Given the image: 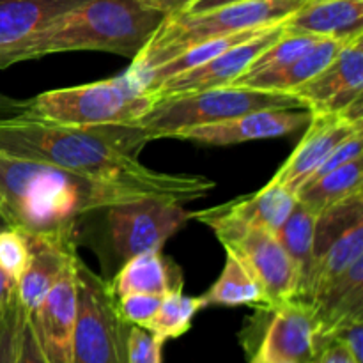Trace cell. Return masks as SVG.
<instances>
[{
    "label": "cell",
    "mask_w": 363,
    "mask_h": 363,
    "mask_svg": "<svg viewBox=\"0 0 363 363\" xmlns=\"http://www.w3.org/2000/svg\"><path fill=\"white\" fill-rule=\"evenodd\" d=\"M147 144L131 126L78 128L27 116L0 119V152L38 160L59 169L130 186L155 199L190 202L208 195L215 181L197 174H169L138 160Z\"/></svg>",
    "instance_id": "6da1fadb"
},
{
    "label": "cell",
    "mask_w": 363,
    "mask_h": 363,
    "mask_svg": "<svg viewBox=\"0 0 363 363\" xmlns=\"http://www.w3.org/2000/svg\"><path fill=\"white\" fill-rule=\"evenodd\" d=\"M144 197L124 184L0 152V222L23 234L73 233L78 216Z\"/></svg>",
    "instance_id": "7a4b0ae2"
},
{
    "label": "cell",
    "mask_w": 363,
    "mask_h": 363,
    "mask_svg": "<svg viewBox=\"0 0 363 363\" xmlns=\"http://www.w3.org/2000/svg\"><path fill=\"white\" fill-rule=\"evenodd\" d=\"M165 14L137 0H87L53 20L20 53V62L62 52H106L133 60Z\"/></svg>",
    "instance_id": "3957f363"
},
{
    "label": "cell",
    "mask_w": 363,
    "mask_h": 363,
    "mask_svg": "<svg viewBox=\"0 0 363 363\" xmlns=\"http://www.w3.org/2000/svg\"><path fill=\"white\" fill-rule=\"evenodd\" d=\"M308 0H241L202 13H177L163 18L126 74H140L174 59L201 41L280 23Z\"/></svg>",
    "instance_id": "277c9868"
},
{
    "label": "cell",
    "mask_w": 363,
    "mask_h": 363,
    "mask_svg": "<svg viewBox=\"0 0 363 363\" xmlns=\"http://www.w3.org/2000/svg\"><path fill=\"white\" fill-rule=\"evenodd\" d=\"M156 99L128 74L53 89L25 101L23 116L64 126H131Z\"/></svg>",
    "instance_id": "5b68a950"
},
{
    "label": "cell",
    "mask_w": 363,
    "mask_h": 363,
    "mask_svg": "<svg viewBox=\"0 0 363 363\" xmlns=\"http://www.w3.org/2000/svg\"><path fill=\"white\" fill-rule=\"evenodd\" d=\"M273 108H305V106L291 92L223 85V87L158 99L140 119L131 124V128H137L149 142L156 138H172L186 128L218 123L255 110Z\"/></svg>",
    "instance_id": "8992f818"
},
{
    "label": "cell",
    "mask_w": 363,
    "mask_h": 363,
    "mask_svg": "<svg viewBox=\"0 0 363 363\" xmlns=\"http://www.w3.org/2000/svg\"><path fill=\"white\" fill-rule=\"evenodd\" d=\"M191 218L208 225L225 252L243 262L264 291L269 311L284 301L298 298L301 273L275 234L243 225L218 213L216 208L191 213Z\"/></svg>",
    "instance_id": "52a82bcc"
},
{
    "label": "cell",
    "mask_w": 363,
    "mask_h": 363,
    "mask_svg": "<svg viewBox=\"0 0 363 363\" xmlns=\"http://www.w3.org/2000/svg\"><path fill=\"white\" fill-rule=\"evenodd\" d=\"M77 277V326L73 337V363H128L130 325L121 318L108 282L87 268L80 257Z\"/></svg>",
    "instance_id": "ba28073f"
},
{
    "label": "cell",
    "mask_w": 363,
    "mask_h": 363,
    "mask_svg": "<svg viewBox=\"0 0 363 363\" xmlns=\"http://www.w3.org/2000/svg\"><path fill=\"white\" fill-rule=\"evenodd\" d=\"M188 220H191V211H186L181 202L152 197L123 202L106 209L110 241L123 261L144 252L162 250Z\"/></svg>",
    "instance_id": "9c48e42d"
},
{
    "label": "cell",
    "mask_w": 363,
    "mask_h": 363,
    "mask_svg": "<svg viewBox=\"0 0 363 363\" xmlns=\"http://www.w3.org/2000/svg\"><path fill=\"white\" fill-rule=\"evenodd\" d=\"M252 360L262 363H312L318 358V321L312 305L300 298L277 305Z\"/></svg>",
    "instance_id": "30bf717a"
},
{
    "label": "cell",
    "mask_w": 363,
    "mask_h": 363,
    "mask_svg": "<svg viewBox=\"0 0 363 363\" xmlns=\"http://www.w3.org/2000/svg\"><path fill=\"white\" fill-rule=\"evenodd\" d=\"M282 23L272 25V27L262 30L255 38L233 46L227 52L213 57L211 60L194 67V69H188L184 73H179L176 77L169 78V80L162 82V84H158L155 89L147 92H151L152 98L158 101V99L170 98V96L190 94V92L206 91V89L233 85L238 78L247 73L250 64L273 41H277L282 35Z\"/></svg>",
    "instance_id": "8fae6325"
},
{
    "label": "cell",
    "mask_w": 363,
    "mask_h": 363,
    "mask_svg": "<svg viewBox=\"0 0 363 363\" xmlns=\"http://www.w3.org/2000/svg\"><path fill=\"white\" fill-rule=\"evenodd\" d=\"M78 259V257H77ZM74 259L27 321L48 363H73V337L77 326V277Z\"/></svg>",
    "instance_id": "7c38bea8"
},
{
    "label": "cell",
    "mask_w": 363,
    "mask_h": 363,
    "mask_svg": "<svg viewBox=\"0 0 363 363\" xmlns=\"http://www.w3.org/2000/svg\"><path fill=\"white\" fill-rule=\"evenodd\" d=\"M311 113H335L363 96V34L347 39L332 62L293 92Z\"/></svg>",
    "instance_id": "4fadbf2b"
},
{
    "label": "cell",
    "mask_w": 363,
    "mask_h": 363,
    "mask_svg": "<svg viewBox=\"0 0 363 363\" xmlns=\"http://www.w3.org/2000/svg\"><path fill=\"white\" fill-rule=\"evenodd\" d=\"M308 121L311 112L307 108L255 110L218 123L186 128L172 138L204 145H233L241 142L286 137L307 126Z\"/></svg>",
    "instance_id": "5bb4252c"
},
{
    "label": "cell",
    "mask_w": 363,
    "mask_h": 363,
    "mask_svg": "<svg viewBox=\"0 0 363 363\" xmlns=\"http://www.w3.org/2000/svg\"><path fill=\"white\" fill-rule=\"evenodd\" d=\"M305 128L307 131L300 144L294 147L289 158L273 176V179L294 194L307 183L308 177L328 158L337 145L342 144L351 135L363 131V124L351 123L340 112L311 113V121Z\"/></svg>",
    "instance_id": "9a60e30c"
},
{
    "label": "cell",
    "mask_w": 363,
    "mask_h": 363,
    "mask_svg": "<svg viewBox=\"0 0 363 363\" xmlns=\"http://www.w3.org/2000/svg\"><path fill=\"white\" fill-rule=\"evenodd\" d=\"M28 261L16 282V296L25 314H32L59 277L78 257L73 233L25 234Z\"/></svg>",
    "instance_id": "2e32d148"
},
{
    "label": "cell",
    "mask_w": 363,
    "mask_h": 363,
    "mask_svg": "<svg viewBox=\"0 0 363 363\" xmlns=\"http://www.w3.org/2000/svg\"><path fill=\"white\" fill-rule=\"evenodd\" d=\"M87 0H0V69L20 62L38 32Z\"/></svg>",
    "instance_id": "e0dca14e"
},
{
    "label": "cell",
    "mask_w": 363,
    "mask_h": 363,
    "mask_svg": "<svg viewBox=\"0 0 363 363\" xmlns=\"http://www.w3.org/2000/svg\"><path fill=\"white\" fill-rule=\"evenodd\" d=\"M282 25L291 34L351 39L363 34V0H308Z\"/></svg>",
    "instance_id": "ac0fdd59"
},
{
    "label": "cell",
    "mask_w": 363,
    "mask_h": 363,
    "mask_svg": "<svg viewBox=\"0 0 363 363\" xmlns=\"http://www.w3.org/2000/svg\"><path fill=\"white\" fill-rule=\"evenodd\" d=\"M346 41L347 39L321 38L307 52L301 53L291 64H287L286 67H280L277 71H268V73L245 74V77L238 78L233 85L259 89V91L291 92L293 94L298 87H301L308 80H312L315 74L321 73L332 62L333 57L339 53V50L342 48Z\"/></svg>",
    "instance_id": "d6986e66"
},
{
    "label": "cell",
    "mask_w": 363,
    "mask_h": 363,
    "mask_svg": "<svg viewBox=\"0 0 363 363\" xmlns=\"http://www.w3.org/2000/svg\"><path fill=\"white\" fill-rule=\"evenodd\" d=\"M113 296L121 298L130 293H145L165 296L172 291L183 289L179 268L160 250L144 252L124 261L116 279L108 284Z\"/></svg>",
    "instance_id": "ffe728a7"
},
{
    "label": "cell",
    "mask_w": 363,
    "mask_h": 363,
    "mask_svg": "<svg viewBox=\"0 0 363 363\" xmlns=\"http://www.w3.org/2000/svg\"><path fill=\"white\" fill-rule=\"evenodd\" d=\"M296 202L298 199L294 191L287 190L277 179H272L255 194L234 199V201L215 206V208L218 213L243 223V225L277 234V230L282 227V223L294 209Z\"/></svg>",
    "instance_id": "44dd1931"
},
{
    "label": "cell",
    "mask_w": 363,
    "mask_h": 363,
    "mask_svg": "<svg viewBox=\"0 0 363 363\" xmlns=\"http://www.w3.org/2000/svg\"><path fill=\"white\" fill-rule=\"evenodd\" d=\"M202 305L206 307H255L259 311H269L268 298L243 262L227 252L225 264L218 280L201 294Z\"/></svg>",
    "instance_id": "7402d4cb"
},
{
    "label": "cell",
    "mask_w": 363,
    "mask_h": 363,
    "mask_svg": "<svg viewBox=\"0 0 363 363\" xmlns=\"http://www.w3.org/2000/svg\"><path fill=\"white\" fill-rule=\"evenodd\" d=\"M363 167L362 158L354 162L346 163L325 176L318 177L314 181L305 183L300 190L296 191V199L321 215L326 209L354 197V195L363 194Z\"/></svg>",
    "instance_id": "603a6c76"
},
{
    "label": "cell",
    "mask_w": 363,
    "mask_h": 363,
    "mask_svg": "<svg viewBox=\"0 0 363 363\" xmlns=\"http://www.w3.org/2000/svg\"><path fill=\"white\" fill-rule=\"evenodd\" d=\"M318 216V213L312 211L311 208H307V206L298 201L291 215L287 216L286 222L282 223V227L275 234L284 250L287 252V255L293 259L294 264L300 269V289L305 280H307L308 273L312 269V262H314V236Z\"/></svg>",
    "instance_id": "cb8c5ba5"
},
{
    "label": "cell",
    "mask_w": 363,
    "mask_h": 363,
    "mask_svg": "<svg viewBox=\"0 0 363 363\" xmlns=\"http://www.w3.org/2000/svg\"><path fill=\"white\" fill-rule=\"evenodd\" d=\"M204 308L201 296H186L183 289L165 294L160 301V307L145 330L155 333L163 342L170 339H179L191 328L197 312Z\"/></svg>",
    "instance_id": "d4e9b609"
},
{
    "label": "cell",
    "mask_w": 363,
    "mask_h": 363,
    "mask_svg": "<svg viewBox=\"0 0 363 363\" xmlns=\"http://www.w3.org/2000/svg\"><path fill=\"white\" fill-rule=\"evenodd\" d=\"M319 35L311 34H291V32H282L277 41H273L254 62L250 64L245 74H259L268 73V71H277L280 67H286L287 64L293 62L294 59L307 52L315 41H319ZM243 74V77H245ZM241 78V77H240Z\"/></svg>",
    "instance_id": "484cf974"
},
{
    "label": "cell",
    "mask_w": 363,
    "mask_h": 363,
    "mask_svg": "<svg viewBox=\"0 0 363 363\" xmlns=\"http://www.w3.org/2000/svg\"><path fill=\"white\" fill-rule=\"evenodd\" d=\"M23 321L25 311L14 289L7 303L0 308V363H14L16 360L18 337Z\"/></svg>",
    "instance_id": "4316f807"
},
{
    "label": "cell",
    "mask_w": 363,
    "mask_h": 363,
    "mask_svg": "<svg viewBox=\"0 0 363 363\" xmlns=\"http://www.w3.org/2000/svg\"><path fill=\"white\" fill-rule=\"evenodd\" d=\"M28 261V243L23 233L6 227L0 230V269L14 284L23 273Z\"/></svg>",
    "instance_id": "83f0119b"
},
{
    "label": "cell",
    "mask_w": 363,
    "mask_h": 363,
    "mask_svg": "<svg viewBox=\"0 0 363 363\" xmlns=\"http://www.w3.org/2000/svg\"><path fill=\"white\" fill-rule=\"evenodd\" d=\"M163 296L145 293H130L117 298V311L121 318L130 326H140L145 328L151 321L152 315L156 314L160 307V301Z\"/></svg>",
    "instance_id": "f1b7e54d"
},
{
    "label": "cell",
    "mask_w": 363,
    "mask_h": 363,
    "mask_svg": "<svg viewBox=\"0 0 363 363\" xmlns=\"http://www.w3.org/2000/svg\"><path fill=\"white\" fill-rule=\"evenodd\" d=\"M163 340L140 326L128 332V363H162Z\"/></svg>",
    "instance_id": "f546056e"
},
{
    "label": "cell",
    "mask_w": 363,
    "mask_h": 363,
    "mask_svg": "<svg viewBox=\"0 0 363 363\" xmlns=\"http://www.w3.org/2000/svg\"><path fill=\"white\" fill-rule=\"evenodd\" d=\"M332 340L342 344L358 362L363 363V319H354L337 328L330 337V342Z\"/></svg>",
    "instance_id": "4dcf8cb0"
},
{
    "label": "cell",
    "mask_w": 363,
    "mask_h": 363,
    "mask_svg": "<svg viewBox=\"0 0 363 363\" xmlns=\"http://www.w3.org/2000/svg\"><path fill=\"white\" fill-rule=\"evenodd\" d=\"M14 363H48L41 347H39L38 340H35L30 325H28L27 314H25V321L21 325L20 337H18L16 360H14Z\"/></svg>",
    "instance_id": "1f68e13d"
},
{
    "label": "cell",
    "mask_w": 363,
    "mask_h": 363,
    "mask_svg": "<svg viewBox=\"0 0 363 363\" xmlns=\"http://www.w3.org/2000/svg\"><path fill=\"white\" fill-rule=\"evenodd\" d=\"M314 363H360L340 342H328L321 347Z\"/></svg>",
    "instance_id": "d6a6232c"
},
{
    "label": "cell",
    "mask_w": 363,
    "mask_h": 363,
    "mask_svg": "<svg viewBox=\"0 0 363 363\" xmlns=\"http://www.w3.org/2000/svg\"><path fill=\"white\" fill-rule=\"evenodd\" d=\"M137 2L149 7V9L160 11L165 16H170V14H177L186 9L194 0H137Z\"/></svg>",
    "instance_id": "836d02e7"
},
{
    "label": "cell",
    "mask_w": 363,
    "mask_h": 363,
    "mask_svg": "<svg viewBox=\"0 0 363 363\" xmlns=\"http://www.w3.org/2000/svg\"><path fill=\"white\" fill-rule=\"evenodd\" d=\"M23 110H25V101L9 98V96H6L0 92V119L21 116V113H23Z\"/></svg>",
    "instance_id": "e575fe53"
},
{
    "label": "cell",
    "mask_w": 363,
    "mask_h": 363,
    "mask_svg": "<svg viewBox=\"0 0 363 363\" xmlns=\"http://www.w3.org/2000/svg\"><path fill=\"white\" fill-rule=\"evenodd\" d=\"M234 2H241V0H194V2H191L186 9L181 11V13H202V11L216 9V7H222Z\"/></svg>",
    "instance_id": "d590c367"
},
{
    "label": "cell",
    "mask_w": 363,
    "mask_h": 363,
    "mask_svg": "<svg viewBox=\"0 0 363 363\" xmlns=\"http://www.w3.org/2000/svg\"><path fill=\"white\" fill-rule=\"evenodd\" d=\"M14 289H16V284L0 269V308L7 303V300H9L11 294L14 293Z\"/></svg>",
    "instance_id": "8d00e7d4"
},
{
    "label": "cell",
    "mask_w": 363,
    "mask_h": 363,
    "mask_svg": "<svg viewBox=\"0 0 363 363\" xmlns=\"http://www.w3.org/2000/svg\"><path fill=\"white\" fill-rule=\"evenodd\" d=\"M250 363H262V362H255V360H250ZM312 363H314V362H312Z\"/></svg>",
    "instance_id": "74e56055"
}]
</instances>
